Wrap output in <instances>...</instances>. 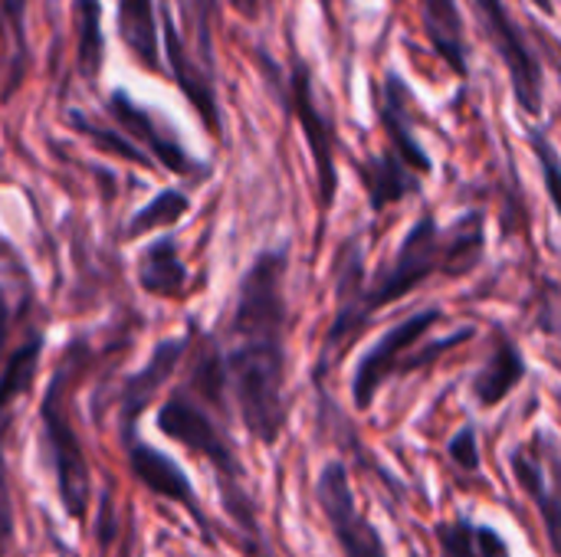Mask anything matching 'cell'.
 <instances>
[{"mask_svg":"<svg viewBox=\"0 0 561 557\" xmlns=\"http://www.w3.org/2000/svg\"><path fill=\"white\" fill-rule=\"evenodd\" d=\"M217 13L220 0H184V16H187V36L181 33L184 49L217 76V53H214V33H217Z\"/></svg>","mask_w":561,"mask_h":557,"instance_id":"484cf974","label":"cell"},{"mask_svg":"<svg viewBox=\"0 0 561 557\" xmlns=\"http://www.w3.org/2000/svg\"><path fill=\"white\" fill-rule=\"evenodd\" d=\"M46 348V332H30L23 345H16L3 364H0V450H3V437L10 430V414L16 407L20 397H26L33 391L36 371H39V358Z\"/></svg>","mask_w":561,"mask_h":557,"instance_id":"44dd1931","label":"cell"},{"mask_svg":"<svg viewBox=\"0 0 561 557\" xmlns=\"http://www.w3.org/2000/svg\"><path fill=\"white\" fill-rule=\"evenodd\" d=\"M7 341H10V305L0 292V364L7 358Z\"/></svg>","mask_w":561,"mask_h":557,"instance_id":"1f68e13d","label":"cell"},{"mask_svg":"<svg viewBox=\"0 0 561 557\" xmlns=\"http://www.w3.org/2000/svg\"><path fill=\"white\" fill-rule=\"evenodd\" d=\"M243 20H260V7H263V0H227Z\"/></svg>","mask_w":561,"mask_h":557,"instance_id":"d6a6232c","label":"cell"},{"mask_svg":"<svg viewBox=\"0 0 561 557\" xmlns=\"http://www.w3.org/2000/svg\"><path fill=\"white\" fill-rule=\"evenodd\" d=\"M66 125L76 131V135H82L85 141H92L99 151H105V154H115V158H122V161H128V164H141V167H154L151 161H148V154L141 151V148H135L112 121L105 125V121H99V118H92V115H85L82 108H66Z\"/></svg>","mask_w":561,"mask_h":557,"instance_id":"d4e9b609","label":"cell"},{"mask_svg":"<svg viewBox=\"0 0 561 557\" xmlns=\"http://www.w3.org/2000/svg\"><path fill=\"white\" fill-rule=\"evenodd\" d=\"M444 318V309L437 305H427L401 322H394L365 355L362 361L355 364V374H352V404L355 410H371L375 401H378V391L391 381V378H408L414 371H424V368H434L444 355H450L454 348H460L463 341H470L477 335L473 325L460 328V332H450L447 338H437V341H424L434 325Z\"/></svg>","mask_w":561,"mask_h":557,"instance_id":"5b68a950","label":"cell"},{"mask_svg":"<svg viewBox=\"0 0 561 557\" xmlns=\"http://www.w3.org/2000/svg\"><path fill=\"white\" fill-rule=\"evenodd\" d=\"M434 538H437L440 557H513L510 542L493 525L473 522L467 515L437 522Z\"/></svg>","mask_w":561,"mask_h":557,"instance_id":"7402d4cb","label":"cell"},{"mask_svg":"<svg viewBox=\"0 0 561 557\" xmlns=\"http://www.w3.org/2000/svg\"><path fill=\"white\" fill-rule=\"evenodd\" d=\"M105 112L112 118V125L135 144L148 154L151 164L164 167L168 174H178L184 181H207L210 177V164L197 161L184 144L181 138L174 135V128H168L151 108L138 105L128 89H112L108 98H105Z\"/></svg>","mask_w":561,"mask_h":557,"instance_id":"ba28073f","label":"cell"},{"mask_svg":"<svg viewBox=\"0 0 561 557\" xmlns=\"http://www.w3.org/2000/svg\"><path fill=\"white\" fill-rule=\"evenodd\" d=\"M529 3H536L546 16H552V13H556V0H529Z\"/></svg>","mask_w":561,"mask_h":557,"instance_id":"836d02e7","label":"cell"},{"mask_svg":"<svg viewBox=\"0 0 561 557\" xmlns=\"http://www.w3.org/2000/svg\"><path fill=\"white\" fill-rule=\"evenodd\" d=\"M526 138H529V148L539 161V171H542V184H546V197L552 204V210H559V174H561V161H559V148L552 144L549 131L546 128H526Z\"/></svg>","mask_w":561,"mask_h":557,"instance_id":"83f0119b","label":"cell"},{"mask_svg":"<svg viewBox=\"0 0 561 557\" xmlns=\"http://www.w3.org/2000/svg\"><path fill=\"white\" fill-rule=\"evenodd\" d=\"M365 279H368L365 243H362V236H348L342 243V250L335 253V315H332V325L325 332L322 355H319V364H316V384L332 368V361L342 358L345 348L365 332L362 322H358V292H362Z\"/></svg>","mask_w":561,"mask_h":557,"instance_id":"7c38bea8","label":"cell"},{"mask_svg":"<svg viewBox=\"0 0 561 557\" xmlns=\"http://www.w3.org/2000/svg\"><path fill=\"white\" fill-rule=\"evenodd\" d=\"M26 10H30V0H0V30L10 33V43H13V62H10V79H7V89H3V98H10L23 76H26V62H30V49H26Z\"/></svg>","mask_w":561,"mask_h":557,"instance_id":"4316f807","label":"cell"},{"mask_svg":"<svg viewBox=\"0 0 561 557\" xmlns=\"http://www.w3.org/2000/svg\"><path fill=\"white\" fill-rule=\"evenodd\" d=\"M131 542H135V535L128 532V535H125V545H122V548L115 552V557H131Z\"/></svg>","mask_w":561,"mask_h":557,"instance_id":"e575fe53","label":"cell"},{"mask_svg":"<svg viewBox=\"0 0 561 557\" xmlns=\"http://www.w3.org/2000/svg\"><path fill=\"white\" fill-rule=\"evenodd\" d=\"M95 538L102 548H108L118 538V522H115V502H112V486L102 489L99 499V519H95Z\"/></svg>","mask_w":561,"mask_h":557,"instance_id":"4dcf8cb0","label":"cell"},{"mask_svg":"<svg viewBox=\"0 0 561 557\" xmlns=\"http://www.w3.org/2000/svg\"><path fill=\"white\" fill-rule=\"evenodd\" d=\"M76 30H79V72L95 82L105 66V30H102V0H72Z\"/></svg>","mask_w":561,"mask_h":557,"instance_id":"603a6c76","label":"cell"},{"mask_svg":"<svg viewBox=\"0 0 561 557\" xmlns=\"http://www.w3.org/2000/svg\"><path fill=\"white\" fill-rule=\"evenodd\" d=\"M375 115H378L381 131L388 135V148L417 177H427L434 171V158L424 151V144L414 135V92L401 72H394V69L385 72L381 89L375 92Z\"/></svg>","mask_w":561,"mask_h":557,"instance_id":"9a60e30c","label":"cell"},{"mask_svg":"<svg viewBox=\"0 0 561 557\" xmlns=\"http://www.w3.org/2000/svg\"><path fill=\"white\" fill-rule=\"evenodd\" d=\"M191 210V197L181 187H164L158 190L145 207H138L128 223H125V240H141L154 230H168L174 227L184 213Z\"/></svg>","mask_w":561,"mask_h":557,"instance_id":"cb8c5ba5","label":"cell"},{"mask_svg":"<svg viewBox=\"0 0 561 557\" xmlns=\"http://www.w3.org/2000/svg\"><path fill=\"white\" fill-rule=\"evenodd\" d=\"M194 328L197 325H191L184 335L158 341L154 351L148 355V361L122 381V387L115 394V423H118V443L122 446L138 440V420L151 407V401L168 387V381L178 374V368L184 364L191 341H194Z\"/></svg>","mask_w":561,"mask_h":557,"instance_id":"30bf717a","label":"cell"},{"mask_svg":"<svg viewBox=\"0 0 561 557\" xmlns=\"http://www.w3.org/2000/svg\"><path fill=\"white\" fill-rule=\"evenodd\" d=\"M286 272L289 246L260 250L237 282L230 322L224 328L220 361L227 394L237 404L240 423L260 446L273 450L289 420L286 397Z\"/></svg>","mask_w":561,"mask_h":557,"instance_id":"6da1fadb","label":"cell"},{"mask_svg":"<svg viewBox=\"0 0 561 557\" xmlns=\"http://www.w3.org/2000/svg\"><path fill=\"white\" fill-rule=\"evenodd\" d=\"M13 548V489H10V469L0 450V557H10Z\"/></svg>","mask_w":561,"mask_h":557,"instance_id":"f546056e","label":"cell"},{"mask_svg":"<svg viewBox=\"0 0 561 557\" xmlns=\"http://www.w3.org/2000/svg\"><path fill=\"white\" fill-rule=\"evenodd\" d=\"M224 420H227V410H217L187 384L174 387L154 414V427L161 437L184 446L187 453H194L197 460H204L214 469L217 486H220V506H224L227 519L237 525V532L247 538V552L253 557H273L266 538H263L260 515H256L253 496L243 479V466L237 460V450H233V440H230V430Z\"/></svg>","mask_w":561,"mask_h":557,"instance_id":"3957f363","label":"cell"},{"mask_svg":"<svg viewBox=\"0 0 561 557\" xmlns=\"http://www.w3.org/2000/svg\"><path fill=\"white\" fill-rule=\"evenodd\" d=\"M286 112L296 115L299 131L306 138V148L312 154L316 167V187H319V210L322 223L329 220L335 197H339V128L329 108L319 105L316 98V79L309 62L296 53L293 69H289V85H286Z\"/></svg>","mask_w":561,"mask_h":557,"instance_id":"8992f818","label":"cell"},{"mask_svg":"<svg viewBox=\"0 0 561 557\" xmlns=\"http://www.w3.org/2000/svg\"><path fill=\"white\" fill-rule=\"evenodd\" d=\"M424 13V30L434 46V53L447 62V69L467 82L470 79V43H467V26L460 16L457 0H421Z\"/></svg>","mask_w":561,"mask_h":557,"instance_id":"ffe728a7","label":"cell"},{"mask_svg":"<svg viewBox=\"0 0 561 557\" xmlns=\"http://www.w3.org/2000/svg\"><path fill=\"white\" fill-rule=\"evenodd\" d=\"M473 7H477L486 39L493 43L496 56L503 59V66L510 72L516 108L526 118L539 121L546 112V72H542L539 53L529 46V39H526L523 26L516 23V16L510 13L506 0H473Z\"/></svg>","mask_w":561,"mask_h":557,"instance_id":"52a82bcc","label":"cell"},{"mask_svg":"<svg viewBox=\"0 0 561 557\" xmlns=\"http://www.w3.org/2000/svg\"><path fill=\"white\" fill-rule=\"evenodd\" d=\"M316 502L332 529V538L342 557H391L375 522L358 509L352 492V473L342 460L322 466L316 479Z\"/></svg>","mask_w":561,"mask_h":557,"instance_id":"9c48e42d","label":"cell"},{"mask_svg":"<svg viewBox=\"0 0 561 557\" xmlns=\"http://www.w3.org/2000/svg\"><path fill=\"white\" fill-rule=\"evenodd\" d=\"M526 378H529V361H526L519 341L506 328H496L493 348L470 381V397L477 407L493 410V407L506 404Z\"/></svg>","mask_w":561,"mask_h":557,"instance_id":"2e32d148","label":"cell"},{"mask_svg":"<svg viewBox=\"0 0 561 557\" xmlns=\"http://www.w3.org/2000/svg\"><path fill=\"white\" fill-rule=\"evenodd\" d=\"M352 167L362 181L371 213H385L394 204L417 197L424 190V177H417L391 148H385L371 158H352Z\"/></svg>","mask_w":561,"mask_h":557,"instance_id":"e0dca14e","label":"cell"},{"mask_svg":"<svg viewBox=\"0 0 561 557\" xmlns=\"http://www.w3.org/2000/svg\"><path fill=\"white\" fill-rule=\"evenodd\" d=\"M322 10H325V16L332 13V0H322Z\"/></svg>","mask_w":561,"mask_h":557,"instance_id":"d590c367","label":"cell"},{"mask_svg":"<svg viewBox=\"0 0 561 557\" xmlns=\"http://www.w3.org/2000/svg\"><path fill=\"white\" fill-rule=\"evenodd\" d=\"M158 33H161V49L168 53L164 59V72L174 79V85L181 89V95L191 102V108L201 115L204 128L214 138H224V108H220V95H217V76L207 72L181 43L178 23L164 3V10H158ZM161 53V56H164Z\"/></svg>","mask_w":561,"mask_h":557,"instance_id":"5bb4252c","label":"cell"},{"mask_svg":"<svg viewBox=\"0 0 561 557\" xmlns=\"http://www.w3.org/2000/svg\"><path fill=\"white\" fill-rule=\"evenodd\" d=\"M0 36H3V30H0Z\"/></svg>","mask_w":561,"mask_h":557,"instance_id":"8d00e7d4","label":"cell"},{"mask_svg":"<svg viewBox=\"0 0 561 557\" xmlns=\"http://www.w3.org/2000/svg\"><path fill=\"white\" fill-rule=\"evenodd\" d=\"M447 456H450V463H454L460 473H467V476H477V473H480L483 456H480V433H477V427H473V423L460 427V430L450 437V443H447Z\"/></svg>","mask_w":561,"mask_h":557,"instance_id":"f1b7e54d","label":"cell"},{"mask_svg":"<svg viewBox=\"0 0 561 557\" xmlns=\"http://www.w3.org/2000/svg\"><path fill=\"white\" fill-rule=\"evenodd\" d=\"M135 279L151 299H181L187 295L191 272L181 259V243L174 233H161L148 246H141L135 263Z\"/></svg>","mask_w":561,"mask_h":557,"instance_id":"ac0fdd59","label":"cell"},{"mask_svg":"<svg viewBox=\"0 0 561 557\" xmlns=\"http://www.w3.org/2000/svg\"><path fill=\"white\" fill-rule=\"evenodd\" d=\"M510 469L529 502L539 509L552 555L559 557L561 502H559V440L552 430H536L526 443L510 453Z\"/></svg>","mask_w":561,"mask_h":557,"instance_id":"8fae6325","label":"cell"},{"mask_svg":"<svg viewBox=\"0 0 561 557\" xmlns=\"http://www.w3.org/2000/svg\"><path fill=\"white\" fill-rule=\"evenodd\" d=\"M82 351H85L82 341H72L66 348V355L53 368V378L39 401L43 453H46V463L56 479L59 506L76 525L89 522V496H92V469H89L82 440H79V433L72 427V414H69V384L79 368Z\"/></svg>","mask_w":561,"mask_h":557,"instance_id":"277c9868","label":"cell"},{"mask_svg":"<svg viewBox=\"0 0 561 557\" xmlns=\"http://www.w3.org/2000/svg\"><path fill=\"white\" fill-rule=\"evenodd\" d=\"M122 450H125V463H128L131 479H135L145 492H151L154 499H164V502H174L178 509H184V512L194 519V525H197L204 545H217L214 529H210V519H207V512H204V506H201V496H197L194 483L187 479V473H184L171 456H164L161 450H154V446L145 443V440H131V443L122 446Z\"/></svg>","mask_w":561,"mask_h":557,"instance_id":"4fadbf2b","label":"cell"},{"mask_svg":"<svg viewBox=\"0 0 561 557\" xmlns=\"http://www.w3.org/2000/svg\"><path fill=\"white\" fill-rule=\"evenodd\" d=\"M118 39L128 56L151 76H164L161 33H158V7L154 0H118L115 3Z\"/></svg>","mask_w":561,"mask_h":557,"instance_id":"d6986e66","label":"cell"},{"mask_svg":"<svg viewBox=\"0 0 561 557\" xmlns=\"http://www.w3.org/2000/svg\"><path fill=\"white\" fill-rule=\"evenodd\" d=\"M486 253V213L467 210L450 227H440L434 210H424L398 243V253L365 279L358 292V322L371 325L375 312L401 302L434 276L463 279L470 276Z\"/></svg>","mask_w":561,"mask_h":557,"instance_id":"7a4b0ae2","label":"cell"}]
</instances>
